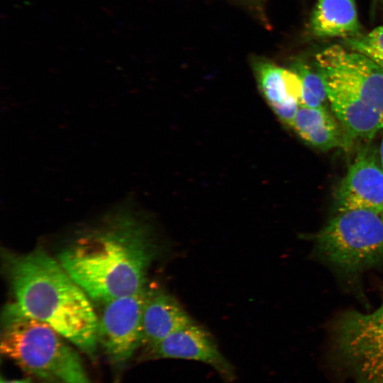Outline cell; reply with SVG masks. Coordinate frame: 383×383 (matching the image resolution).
Instances as JSON below:
<instances>
[{
  "instance_id": "cell-1",
  "label": "cell",
  "mask_w": 383,
  "mask_h": 383,
  "mask_svg": "<svg viewBox=\"0 0 383 383\" xmlns=\"http://www.w3.org/2000/svg\"><path fill=\"white\" fill-rule=\"evenodd\" d=\"M157 251L148 223L119 212L79 233L57 260L89 297L101 305L145 288Z\"/></svg>"
},
{
  "instance_id": "cell-2",
  "label": "cell",
  "mask_w": 383,
  "mask_h": 383,
  "mask_svg": "<svg viewBox=\"0 0 383 383\" xmlns=\"http://www.w3.org/2000/svg\"><path fill=\"white\" fill-rule=\"evenodd\" d=\"M1 257L20 309L94 359L98 316L91 299L58 260L40 248L25 253L6 250Z\"/></svg>"
},
{
  "instance_id": "cell-3",
  "label": "cell",
  "mask_w": 383,
  "mask_h": 383,
  "mask_svg": "<svg viewBox=\"0 0 383 383\" xmlns=\"http://www.w3.org/2000/svg\"><path fill=\"white\" fill-rule=\"evenodd\" d=\"M49 325L12 302L1 317V354L24 372L49 383H94L79 354Z\"/></svg>"
},
{
  "instance_id": "cell-4",
  "label": "cell",
  "mask_w": 383,
  "mask_h": 383,
  "mask_svg": "<svg viewBox=\"0 0 383 383\" xmlns=\"http://www.w3.org/2000/svg\"><path fill=\"white\" fill-rule=\"evenodd\" d=\"M319 253L333 266L357 272L383 260V217L367 209L338 212L315 237Z\"/></svg>"
},
{
  "instance_id": "cell-5",
  "label": "cell",
  "mask_w": 383,
  "mask_h": 383,
  "mask_svg": "<svg viewBox=\"0 0 383 383\" xmlns=\"http://www.w3.org/2000/svg\"><path fill=\"white\" fill-rule=\"evenodd\" d=\"M334 342L355 383H383V300L372 312L341 315L335 326Z\"/></svg>"
},
{
  "instance_id": "cell-6",
  "label": "cell",
  "mask_w": 383,
  "mask_h": 383,
  "mask_svg": "<svg viewBox=\"0 0 383 383\" xmlns=\"http://www.w3.org/2000/svg\"><path fill=\"white\" fill-rule=\"evenodd\" d=\"M148 287L101 304L97 337L112 367L123 369L143 343V311Z\"/></svg>"
},
{
  "instance_id": "cell-7",
  "label": "cell",
  "mask_w": 383,
  "mask_h": 383,
  "mask_svg": "<svg viewBox=\"0 0 383 383\" xmlns=\"http://www.w3.org/2000/svg\"><path fill=\"white\" fill-rule=\"evenodd\" d=\"M324 81L357 95L383 113V69L343 45H333L315 55Z\"/></svg>"
},
{
  "instance_id": "cell-8",
  "label": "cell",
  "mask_w": 383,
  "mask_h": 383,
  "mask_svg": "<svg viewBox=\"0 0 383 383\" xmlns=\"http://www.w3.org/2000/svg\"><path fill=\"white\" fill-rule=\"evenodd\" d=\"M145 357L200 362L213 367L227 382L235 377L233 366L221 352L212 335L195 322L146 349Z\"/></svg>"
},
{
  "instance_id": "cell-9",
  "label": "cell",
  "mask_w": 383,
  "mask_h": 383,
  "mask_svg": "<svg viewBox=\"0 0 383 383\" xmlns=\"http://www.w3.org/2000/svg\"><path fill=\"white\" fill-rule=\"evenodd\" d=\"M338 212L367 209L383 217V167L375 154L362 150L337 188Z\"/></svg>"
},
{
  "instance_id": "cell-10",
  "label": "cell",
  "mask_w": 383,
  "mask_h": 383,
  "mask_svg": "<svg viewBox=\"0 0 383 383\" xmlns=\"http://www.w3.org/2000/svg\"><path fill=\"white\" fill-rule=\"evenodd\" d=\"M251 65L266 101L279 121L292 128L301 104L302 84L299 75L294 70L281 67L262 57H252Z\"/></svg>"
},
{
  "instance_id": "cell-11",
  "label": "cell",
  "mask_w": 383,
  "mask_h": 383,
  "mask_svg": "<svg viewBox=\"0 0 383 383\" xmlns=\"http://www.w3.org/2000/svg\"><path fill=\"white\" fill-rule=\"evenodd\" d=\"M328 101L349 139H371L383 130V113L357 95L326 82Z\"/></svg>"
},
{
  "instance_id": "cell-12",
  "label": "cell",
  "mask_w": 383,
  "mask_h": 383,
  "mask_svg": "<svg viewBox=\"0 0 383 383\" xmlns=\"http://www.w3.org/2000/svg\"><path fill=\"white\" fill-rule=\"evenodd\" d=\"M194 321L172 295L148 289L143 311V343L145 350Z\"/></svg>"
},
{
  "instance_id": "cell-13",
  "label": "cell",
  "mask_w": 383,
  "mask_h": 383,
  "mask_svg": "<svg viewBox=\"0 0 383 383\" xmlns=\"http://www.w3.org/2000/svg\"><path fill=\"white\" fill-rule=\"evenodd\" d=\"M292 128L307 144L321 150L346 148L350 142L325 106L311 108L300 105Z\"/></svg>"
},
{
  "instance_id": "cell-14",
  "label": "cell",
  "mask_w": 383,
  "mask_h": 383,
  "mask_svg": "<svg viewBox=\"0 0 383 383\" xmlns=\"http://www.w3.org/2000/svg\"><path fill=\"white\" fill-rule=\"evenodd\" d=\"M310 28L319 38L345 39L360 35L361 26L355 0H318Z\"/></svg>"
},
{
  "instance_id": "cell-15",
  "label": "cell",
  "mask_w": 383,
  "mask_h": 383,
  "mask_svg": "<svg viewBox=\"0 0 383 383\" xmlns=\"http://www.w3.org/2000/svg\"><path fill=\"white\" fill-rule=\"evenodd\" d=\"M300 77L302 84L301 104L311 108L323 106L327 97L324 79L317 71L302 62H296L292 68Z\"/></svg>"
},
{
  "instance_id": "cell-16",
  "label": "cell",
  "mask_w": 383,
  "mask_h": 383,
  "mask_svg": "<svg viewBox=\"0 0 383 383\" xmlns=\"http://www.w3.org/2000/svg\"><path fill=\"white\" fill-rule=\"evenodd\" d=\"M343 45L370 59L383 68V26L366 34L345 38Z\"/></svg>"
},
{
  "instance_id": "cell-17",
  "label": "cell",
  "mask_w": 383,
  "mask_h": 383,
  "mask_svg": "<svg viewBox=\"0 0 383 383\" xmlns=\"http://www.w3.org/2000/svg\"><path fill=\"white\" fill-rule=\"evenodd\" d=\"M240 4L249 10L258 19L264 23H267L265 16V3L266 0H235Z\"/></svg>"
},
{
  "instance_id": "cell-18",
  "label": "cell",
  "mask_w": 383,
  "mask_h": 383,
  "mask_svg": "<svg viewBox=\"0 0 383 383\" xmlns=\"http://www.w3.org/2000/svg\"><path fill=\"white\" fill-rule=\"evenodd\" d=\"M1 383H39V382H36L30 379H4L1 378Z\"/></svg>"
},
{
  "instance_id": "cell-19",
  "label": "cell",
  "mask_w": 383,
  "mask_h": 383,
  "mask_svg": "<svg viewBox=\"0 0 383 383\" xmlns=\"http://www.w3.org/2000/svg\"><path fill=\"white\" fill-rule=\"evenodd\" d=\"M379 160L383 167V135H382V138L381 143L379 145Z\"/></svg>"
},
{
  "instance_id": "cell-20",
  "label": "cell",
  "mask_w": 383,
  "mask_h": 383,
  "mask_svg": "<svg viewBox=\"0 0 383 383\" xmlns=\"http://www.w3.org/2000/svg\"><path fill=\"white\" fill-rule=\"evenodd\" d=\"M378 0H372V12L374 13Z\"/></svg>"
},
{
  "instance_id": "cell-21",
  "label": "cell",
  "mask_w": 383,
  "mask_h": 383,
  "mask_svg": "<svg viewBox=\"0 0 383 383\" xmlns=\"http://www.w3.org/2000/svg\"><path fill=\"white\" fill-rule=\"evenodd\" d=\"M383 69V68H382Z\"/></svg>"
}]
</instances>
